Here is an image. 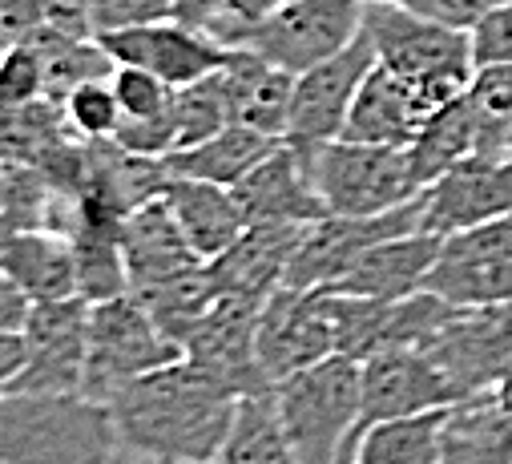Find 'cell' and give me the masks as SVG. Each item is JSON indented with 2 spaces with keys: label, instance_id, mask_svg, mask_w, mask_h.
<instances>
[{
  "label": "cell",
  "instance_id": "cell-22",
  "mask_svg": "<svg viewBox=\"0 0 512 464\" xmlns=\"http://www.w3.org/2000/svg\"><path fill=\"white\" fill-rule=\"evenodd\" d=\"M440 243H444V235H432V230H412V235L383 239L371 251H363L335 283H327V291L363 295V299H404L428 283Z\"/></svg>",
  "mask_w": 512,
  "mask_h": 464
},
{
  "label": "cell",
  "instance_id": "cell-30",
  "mask_svg": "<svg viewBox=\"0 0 512 464\" xmlns=\"http://www.w3.org/2000/svg\"><path fill=\"white\" fill-rule=\"evenodd\" d=\"M170 113H174V122H178V150L182 146H194V142H206L218 130H226L234 118H230L222 69L218 73H206V77H198L190 85H178L170 93Z\"/></svg>",
  "mask_w": 512,
  "mask_h": 464
},
{
  "label": "cell",
  "instance_id": "cell-3",
  "mask_svg": "<svg viewBox=\"0 0 512 464\" xmlns=\"http://www.w3.org/2000/svg\"><path fill=\"white\" fill-rule=\"evenodd\" d=\"M113 448L109 408L81 392L0 396V464H105Z\"/></svg>",
  "mask_w": 512,
  "mask_h": 464
},
{
  "label": "cell",
  "instance_id": "cell-40",
  "mask_svg": "<svg viewBox=\"0 0 512 464\" xmlns=\"http://www.w3.org/2000/svg\"><path fill=\"white\" fill-rule=\"evenodd\" d=\"M29 311H33V299L0 271V331H25Z\"/></svg>",
  "mask_w": 512,
  "mask_h": 464
},
{
  "label": "cell",
  "instance_id": "cell-38",
  "mask_svg": "<svg viewBox=\"0 0 512 464\" xmlns=\"http://www.w3.org/2000/svg\"><path fill=\"white\" fill-rule=\"evenodd\" d=\"M472 61H476V65L512 61V0L496 5V9L472 29Z\"/></svg>",
  "mask_w": 512,
  "mask_h": 464
},
{
  "label": "cell",
  "instance_id": "cell-15",
  "mask_svg": "<svg viewBox=\"0 0 512 464\" xmlns=\"http://www.w3.org/2000/svg\"><path fill=\"white\" fill-rule=\"evenodd\" d=\"M29 364L17 392H53L69 396L85 384V352H89V303L81 295L33 303L25 323Z\"/></svg>",
  "mask_w": 512,
  "mask_h": 464
},
{
  "label": "cell",
  "instance_id": "cell-41",
  "mask_svg": "<svg viewBox=\"0 0 512 464\" xmlns=\"http://www.w3.org/2000/svg\"><path fill=\"white\" fill-rule=\"evenodd\" d=\"M226 9H230V0H174V21L194 25V29H210Z\"/></svg>",
  "mask_w": 512,
  "mask_h": 464
},
{
  "label": "cell",
  "instance_id": "cell-12",
  "mask_svg": "<svg viewBox=\"0 0 512 464\" xmlns=\"http://www.w3.org/2000/svg\"><path fill=\"white\" fill-rule=\"evenodd\" d=\"M375 65V45L367 33H359L343 53L311 65L295 77L291 118H287V142L299 150H319L335 138H343L351 101L363 85V77Z\"/></svg>",
  "mask_w": 512,
  "mask_h": 464
},
{
  "label": "cell",
  "instance_id": "cell-2",
  "mask_svg": "<svg viewBox=\"0 0 512 464\" xmlns=\"http://www.w3.org/2000/svg\"><path fill=\"white\" fill-rule=\"evenodd\" d=\"M271 400L299 464H351L363 432L359 360L335 352L275 384Z\"/></svg>",
  "mask_w": 512,
  "mask_h": 464
},
{
  "label": "cell",
  "instance_id": "cell-5",
  "mask_svg": "<svg viewBox=\"0 0 512 464\" xmlns=\"http://www.w3.org/2000/svg\"><path fill=\"white\" fill-rule=\"evenodd\" d=\"M182 347L158 327L150 307L138 295H113L89 303V352H85V384L81 396L109 404L113 392L134 384L138 376L174 364Z\"/></svg>",
  "mask_w": 512,
  "mask_h": 464
},
{
  "label": "cell",
  "instance_id": "cell-37",
  "mask_svg": "<svg viewBox=\"0 0 512 464\" xmlns=\"http://www.w3.org/2000/svg\"><path fill=\"white\" fill-rule=\"evenodd\" d=\"M392 5L412 9V13L428 17V21H440V25L472 33L496 5H504V0H392Z\"/></svg>",
  "mask_w": 512,
  "mask_h": 464
},
{
  "label": "cell",
  "instance_id": "cell-16",
  "mask_svg": "<svg viewBox=\"0 0 512 464\" xmlns=\"http://www.w3.org/2000/svg\"><path fill=\"white\" fill-rule=\"evenodd\" d=\"M259 311L263 303L246 299H214L198 327L186 335L182 356L198 368L226 380L238 396H263L271 392L259 368Z\"/></svg>",
  "mask_w": 512,
  "mask_h": 464
},
{
  "label": "cell",
  "instance_id": "cell-20",
  "mask_svg": "<svg viewBox=\"0 0 512 464\" xmlns=\"http://www.w3.org/2000/svg\"><path fill=\"white\" fill-rule=\"evenodd\" d=\"M303 230L307 226H295V222L246 226L234 247H226L218 259L206 263V283L214 299L267 303L287 283L291 259L303 243Z\"/></svg>",
  "mask_w": 512,
  "mask_h": 464
},
{
  "label": "cell",
  "instance_id": "cell-27",
  "mask_svg": "<svg viewBox=\"0 0 512 464\" xmlns=\"http://www.w3.org/2000/svg\"><path fill=\"white\" fill-rule=\"evenodd\" d=\"M279 142L283 138H271L263 130H250L242 122H230L214 138L182 146V150L166 154L162 162H166L170 178H198V182H214V186H238Z\"/></svg>",
  "mask_w": 512,
  "mask_h": 464
},
{
  "label": "cell",
  "instance_id": "cell-32",
  "mask_svg": "<svg viewBox=\"0 0 512 464\" xmlns=\"http://www.w3.org/2000/svg\"><path fill=\"white\" fill-rule=\"evenodd\" d=\"M49 93L45 57L33 41H17L0 57V113L5 109H29Z\"/></svg>",
  "mask_w": 512,
  "mask_h": 464
},
{
  "label": "cell",
  "instance_id": "cell-9",
  "mask_svg": "<svg viewBox=\"0 0 512 464\" xmlns=\"http://www.w3.org/2000/svg\"><path fill=\"white\" fill-rule=\"evenodd\" d=\"M424 287L452 307L512 303V214L444 235Z\"/></svg>",
  "mask_w": 512,
  "mask_h": 464
},
{
  "label": "cell",
  "instance_id": "cell-6",
  "mask_svg": "<svg viewBox=\"0 0 512 464\" xmlns=\"http://www.w3.org/2000/svg\"><path fill=\"white\" fill-rule=\"evenodd\" d=\"M303 158L327 214L367 218L424 194L416 186L408 146H371L335 138L319 150H303Z\"/></svg>",
  "mask_w": 512,
  "mask_h": 464
},
{
  "label": "cell",
  "instance_id": "cell-21",
  "mask_svg": "<svg viewBox=\"0 0 512 464\" xmlns=\"http://www.w3.org/2000/svg\"><path fill=\"white\" fill-rule=\"evenodd\" d=\"M246 226H267V222H295V226H311L319 218H327V206L311 182L307 158L299 146H291L287 138L254 166L238 186H230Z\"/></svg>",
  "mask_w": 512,
  "mask_h": 464
},
{
  "label": "cell",
  "instance_id": "cell-19",
  "mask_svg": "<svg viewBox=\"0 0 512 464\" xmlns=\"http://www.w3.org/2000/svg\"><path fill=\"white\" fill-rule=\"evenodd\" d=\"M121 251H125V275H130V295L138 299L166 291L182 279H194L206 267V259L190 247L182 226L174 222L162 194L125 214Z\"/></svg>",
  "mask_w": 512,
  "mask_h": 464
},
{
  "label": "cell",
  "instance_id": "cell-17",
  "mask_svg": "<svg viewBox=\"0 0 512 464\" xmlns=\"http://www.w3.org/2000/svg\"><path fill=\"white\" fill-rule=\"evenodd\" d=\"M424 230L452 235L512 214V154H468L424 194Z\"/></svg>",
  "mask_w": 512,
  "mask_h": 464
},
{
  "label": "cell",
  "instance_id": "cell-34",
  "mask_svg": "<svg viewBox=\"0 0 512 464\" xmlns=\"http://www.w3.org/2000/svg\"><path fill=\"white\" fill-rule=\"evenodd\" d=\"M109 85L121 105V118H154V113L170 105V93H174V85H166L142 65H113Z\"/></svg>",
  "mask_w": 512,
  "mask_h": 464
},
{
  "label": "cell",
  "instance_id": "cell-14",
  "mask_svg": "<svg viewBox=\"0 0 512 464\" xmlns=\"http://www.w3.org/2000/svg\"><path fill=\"white\" fill-rule=\"evenodd\" d=\"M428 352L456 380L464 400L500 388L512 380V303L460 307Z\"/></svg>",
  "mask_w": 512,
  "mask_h": 464
},
{
  "label": "cell",
  "instance_id": "cell-44",
  "mask_svg": "<svg viewBox=\"0 0 512 464\" xmlns=\"http://www.w3.org/2000/svg\"><path fill=\"white\" fill-rule=\"evenodd\" d=\"M504 150L512 154V122H508V134H504Z\"/></svg>",
  "mask_w": 512,
  "mask_h": 464
},
{
  "label": "cell",
  "instance_id": "cell-8",
  "mask_svg": "<svg viewBox=\"0 0 512 464\" xmlns=\"http://www.w3.org/2000/svg\"><path fill=\"white\" fill-rule=\"evenodd\" d=\"M363 33L375 45V61L400 77H472V33L428 21L392 0H363Z\"/></svg>",
  "mask_w": 512,
  "mask_h": 464
},
{
  "label": "cell",
  "instance_id": "cell-11",
  "mask_svg": "<svg viewBox=\"0 0 512 464\" xmlns=\"http://www.w3.org/2000/svg\"><path fill=\"white\" fill-rule=\"evenodd\" d=\"M327 356H335V323L323 287H279L259 311V368L267 384L275 388Z\"/></svg>",
  "mask_w": 512,
  "mask_h": 464
},
{
  "label": "cell",
  "instance_id": "cell-29",
  "mask_svg": "<svg viewBox=\"0 0 512 464\" xmlns=\"http://www.w3.org/2000/svg\"><path fill=\"white\" fill-rule=\"evenodd\" d=\"M214 464H299V456L279 424L271 392L238 400L234 424H230Z\"/></svg>",
  "mask_w": 512,
  "mask_h": 464
},
{
  "label": "cell",
  "instance_id": "cell-13",
  "mask_svg": "<svg viewBox=\"0 0 512 464\" xmlns=\"http://www.w3.org/2000/svg\"><path fill=\"white\" fill-rule=\"evenodd\" d=\"M363 376V428L396 416H420L464 400L456 380L428 347H392L359 364Z\"/></svg>",
  "mask_w": 512,
  "mask_h": 464
},
{
  "label": "cell",
  "instance_id": "cell-7",
  "mask_svg": "<svg viewBox=\"0 0 512 464\" xmlns=\"http://www.w3.org/2000/svg\"><path fill=\"white\" fill-rule=\"evenodd\" d=\"M468 81L472 77H400L375 61L351 101L343 138L371 146H412L440 109L468 93Z\"/></svg>",
  "mask_w": 512,
  "mask_h": 464
},
{
  "label": "cell",
  "instance_id": "cell-23",
  "mask_svg": "<svg viewBox=\"0 0 512 464\" xmlns=\"http://www.w3.org/2000/svg\"><path fill=\"white\" fill-rule=\"evenodd\" d=\"M504 134H508V126L484 118L468 93L456 97L448 109L436 113V118L420 130V138L408 146L416 186L428 190L440 174H448L468 154H508L504 150Z\"/></svg>",
  "mask_w": 512,
  "mask_h": 464
},
{
  "label": "cell",
  "instance_id": "cell-43",
  "mask_svg": "<svg viewBox=\"0 0 512 464\" xmlns=\"http://www.w3.org/2000/svg\"><path fill=\"white\" fill-rule=\"evenodd\" d=\"M105 464H194V460H166V456H150V452H138V448H113Z\"/></svg>",
  "mask_w": 512,
  "mask_h": 464
},
{
  "label": "cell",
  "instance_id": "cell-31",
  "mask_svg": "<svg viewBox=\"0 0 512 464\" xmlns=\"http://www.w3.org/2000/svg\"><path fill=\"white\" fill-rule=\"evenodd\" d=\"M61 118L81 142H109L121 126V105L109 77H89L61 97Z\"/></svg>",
  "mask_w": 512,
  "mask_h": 464
},
{
  "label": "cell",
  "instance_id": "cell-26",
  "mask_svg": "<svg viewBox=\"0 0 512 464\" xmlns=\"http://www.w3.org/2000/svg\"><path fill=\"white\" fill-rule=\"evenodd\" d=\"M162 202L170 206L182 235L206 263L218 259L226 247H234L238 235L246 230V218H242L230 186H214V182H198V178H166Z\"/></svg>",
  "mask_w": 512,
  "mask_h": 464
},
{
  "label": "cell",
  "instance_id": "cell-36",
  "mask_svg": "<svg viewBox=\"0 0 512 464\" xmlns=\"http://www.w3.org/2000/svg\"><path fill=\"white\" fill-rule=\"evenodd\" d=\"M468 97L476 101V109L484 118L508 126L512 122V61L476 65V73L468 81Z\"/></svg>",
  "mask_w": 512,
  "mask_h": 464
},
{
  "label": "cell",
  "instance_id": "cell-10",
  "mask_svg": "<svg viewBox=\"0 0 512 464\" xmlns=\"http://www.w3.org/2000/svg\"><path fill=\"white\" fill-rule=\"evenodd\" d=\"M412 230H424V198H408L396 210H383V214H367V218H343V214H327L319 222H311L303 230V243L291 259L287 283L283 287H327L335 283L363 251H371L383 239H396V235H412Z\"/></svg>",
  "mask_w": 512,
  "mask_h": 464
},
{
  "label": "cell",
  "instance_id": "cell-28",
  "mask_svg": "<svg viewBox=\"0 0 512 464\" xmlns=\"http://www.w3.org/2000/svg\"><path fill=\"white\" fill-rule=\"evenodd\" d=\"M444 420L448 408L367 424L351 464H444Z\"/></svg>",
  "mask_w": 512,
  "mask_h": 464
},
{
  "label": "cell",
  "instance_id": "cell-24",
  "mask_svg": "<svg viewBox=\"0 0 512 464\" xmlns=\"http://www.w3.org/2000/svg\"><path fill=\"white\" fill-rule=\"evenodd\" d=\"M222 81H226V101H230L234 122L263 130L271 138H287L295 73L267 65L250 49H234V57L222 65Z\"/></svg>",
  "mask_w": 512,
  "mask_h": 464
},
{
  "label": "cell",
  "instance_id": "cell-35",
  "mask_svg": "<svg viewBox=\"0 0 512 464\" xmlns=\"http://www.w3.org/2000/svg\"><path fill=\"white\" fill-rule=\"evenodd\" d=\"M109 142H117L125 154H138V158H166L178 150V122H174L170 105L162 113H154V118H121V126Z\"/></svg>",
  "mask_w": 512,
  "mask_h": 464
},
{
  "label": "cell",
  "instance_id": "cell-4",
  "mask_svg": "<svg viewBox=\"0 0 512 464\" xmlns=\"http://www.w3.org/2000/svg\"><path fill=\"white\" fill-rule=\"evenodd\" d=\"M206 33L230 49L259 53L267 65L299 77L311 65L343 53L363 33V0H291L259 21L218 17Z\"/></svg>",
  "mask_w": 512,
  "mask_h": 464
},
{
  "label": "cell",
  "instance_id": "cell-42",
  "mask_svg": "<svg viewBox=\"0 0 512 464\" xmlns=\"http://www.w3.org/2000/svg\"><path fill=\"white\" fill-rule=\"evenodd\" d=\"M283 5H291V0H230V9H226L222 17H234V21H259V17H267V13L283 9Z\"/></svg>",
  "mask_w": 512,
  "mask_h": 464
},
{
  "label": "cell",
  "instance_id": "cell-18",
  "mask_svg": "<svg viewBox=\"0 0 512 464\" xmlns=\"http://www.w3.org/2000/svg\"><path fill=\"white\" fill-rule=\"evenodd\" d=\"M101 49L113 57V65H142L154 77H162L166 85H190L206 73H218L234 49L222 45L214 33L182 25V21H154L142 29H125L113 37H97Z\"/></svg>",
  "mask_w": 512,
  "mask_h": 464
},
{
  "label": "cell",
  "instance_id": "cell-33",
  "mask_svg": "<svg viewBox=\"0 0 512 464\" xmlns=\"http://www.w3.org/2000/svg\"><path fill=\"white\" fill-rule=\"evenodd\" d=\"M170 17H174V0H89L85 5L89 37H113Z\"/></svg>",
  "mask_w": 512,
  "mask_h": 464
},
{
  "label": "cell",
  "instance_id": "cell-1",
  "mask_svg": "<svg viewBox=\"0 0 512 464\" xmlns=\"http://www.w3.org/2000/svg\"><path fill=\"white\" fill-rule=\"evenodd\" d=\"M238 400L242 396L226 380L178 356L174 364H162L113 392L105 408L121 448L214 464L234 424Z\"/></svg>",
  "mask_w": 512,
  "mask_h": 464
},
{
  "label": "cell",
  "instance_id": "cell-39",
  "mask_svg": "<svg viewBox=\"0 0 512 464\" xmlns=\"http://www.w3.org/2000/svg\"><path fill=\"white\" fill-rule=\"evenodd\" d=\"M29 364V347H25V331H0V396L17 392L21 376Z\"/></svg>",
  "mask_w": 512,
  "mask_h": 464
},
{
  "label": "cell",
  "instance_id": "cell-45",
  "mask_svg": "<svg viewBox=\"0 0 512 464\" xmlns=\"http://www.w3.org/2000/svg\"><path fill=\"white\" fill-rule=\"evenodd\" d=\"M5 49H9V45H5V41H0V57H5Z\"/></svg>",
  "mask_w": 512,
  "mask_h": 464
},
{
  "label": "cell",
  "instance_id": "cell-25",
  "mask_svg": "<svg viewBox=\"0 0 512 464\" xmlns=\"http://www.w3.org/2000/svg\"><path fill=\"white\" fill-rule=\"evenodd\" d=\"M0 271H5L33 303H53L77 295L73 243L61 230H17L0 239Z\"/></svg>",
  "mask_w": 512,
  "mask_h": 464
}]
</instances>
